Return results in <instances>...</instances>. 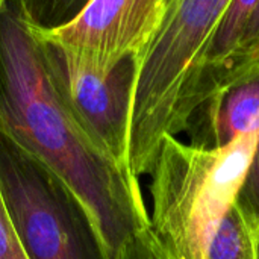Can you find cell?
Segmentation results:
<instances>
[{
    "label": "cell",
    "instance_id": "52a82bcc",
    "mask_svg": "<svg viewBox=\"0 0 259 259\" xmlns=\"http://www.w3.org/2000/svg\"><path fill=\"white\" fill-rule=\"evenodd\" d=\"M259 129V76L238 82L202 103L185 132L191 146L222 149Z\"/></svg>",
    "mask_w": 259,
    "mask_h": 259
},
{
    "label": "cell",
    "instance_id": "2e32d148",
    "mask_svg": "<svg viewBox=\"0 0 259 259\" xmlns=\"http://www.w3.org/2000/svg\"><path fill=\"white\" fill-rule=\"evenodd\" d=\"M256 250H258V259H259V231L256 234Z\"/></svg>",
    "mask_w": 259,
    "mask_h": 259
},
{
    "label": "cell",
    "instance_id": "7c38bea8",
    "mask_svg": "<svg viewBox=\"0 0 259 259\" xmlns=\"http://www.w3.org/2000/svg\"><path fill=\"white\" fill-rule=\"evenodd\" d=\"M237 206L241 209L252 229L258 234L259 231V137L256 147L244 179V184L237 197Z\"/></svg>",
    "mask_w": 259,
    "mask_h": 259
},
{
    "label": "cell",
    "instance_id": "6da1fadb",
    "mask_svg": "<svg viewBox=\"0 0 259 259\" xmlns=\"http://www.w3.org/2000/svg\"><path fill=\"white\" fill-rule=\"evenodd\" d=\"M0 137L44 168L87 222L102 259L149 225L140 181L102 153L64 105L47 47L8 0L0 14Z\"/></svg>",
    "mask_w": 259,
    "mask_h": 259
},
{
    "label": "cell",
    "instance_id": "277c9868",
    "mask_svg": "<svg viewBox=\"0 0 259 259\" xmlns=\"http://www.w3.org/2000/svg\"><path fill=\"white\" fill-rule=\"evenodd\" d=\"M0 190L27 259H102L87 222L58 182L3 137Z\"/></svg>",
    "mask_w": 259,
    "mask_h": 259
},
{
    "label": "cell",
    "instance_id": "5bb4252c",
    "mask_svg": "<svg viewBox=\"0 0 259 259\" xmlns=\"http://www.w3.org/2000/svg\"><path fill=\"white\" fill-rule=\"evenodd\" d=\"M0 259H27L12 226L0 190Z\"/></svg>",
    "mask_w": 259,
    "mask_h": 259
},
{
    "label": "cell",
    "instance_id": "9c48e42d",
    "mask_svg": "<svg viewBox=\"0 0 259 259\" xmlns=\"http://www.w3.org/2000/svg\"><path fill=\"white\" fill-rule=\"evenodd\" d=\"M206 259H258L256 232L234 203L215 228Z\"/></svg>",
    "mask_w": 259,
    "mask_h": 259
},
{
    "label": "cell",
    "instance_id": "30bf717a",
    "mask_svg": "<svg viewBox=\"0 0 259 259\" xmlns=\"http://www.w3.org/2000/svg\"><path fill=\"white\" fill-rule=\"evenodd\" d=\"M88 0H20L27 20L41 29H55L73 20Z\"/></svg>",
    "mask_w": 259,
    "mask_h": 259
},
{
    "label": "cell",
    "instance_id": "9a60e30c",
    "mask_svg": "<svg viewBox=\"0 0 259 259\" xmlns=\"http://www.w3.org/2000/svg\"><path fill=\"white\" fill-rule=\"evenodd\" d=\"M6 2H8V0H0V14H2V11H3V8H5V5H6Z\"/></svg>",
    "mask_w": 259,
    "mask_h": 259
},
{
    "label": "cell",
    "instance_id": "7a4b0ae2",
    "mask_svg": "<svg viewBox=\"0 0 259 259\" xmlns=\"http://www.w3.org/2000/svg\"><path fill=\"white\" fill-rule=\"evenodd\" d=\"M231 0H165L159 30L137 58L127 167L150 175L162 141L185 132L196 109L200 62Z\"/></svg>",
    "mask_w": 259,
    "mask_h": 259
},
{
    "label": "cell",
    "instance_id": "ba28073f",
    "mask_svg": "<svg viewBox=\"0 0 259 259\" xmlns=\"http://www.w3.org/2000/svg\"><path fill=\"white\" fill-rule=\"evenodd\" d=\"M258 2L231 0L225 8L202 56L196 90V109L225 90L235 55Z\"/></svg>",
    "mask_w": 259,
    "mask_h": 259
},
{
    "label": "cell",
    "instance_id": "3957f363",
    "mask_svg": "<svg viewBox=\"0 0 259 259\" xmlns=\"http://www.w3.org/2000/svg\"><path fill=\"white\" fill-rule=\"evenodd\" d=\"M259 129L222 149L167 137L150 171L149 226L171 259H206L211 237L244 184Z\"/></svg>",
    "mask_w": 259,
    "mask_h": 259
},
{
    "label": "cell",
    "instance_id": "8fae6325",
    "mask_svg": "<svg viewBox=\"0 0 259 259\" xmlns=\"http://www.w3.org/2000/svg\"><path fill=\"white\" fill-rule=\"evenodd\" d=\"M259 76V2L247 24L225 88Z\"/></svg>",
    "mask_w": 259,
    "mask_h": 259
},
{
    "label": "cell",
    "instance_id": "4fadbf2b",
    "mask_svg": "<svg viewBox=\"0 0 259 259\" xmlns=\"http://www.w3.org/2000/svg\"><path fill=\"white\" fill-rule=\"evenodd\" d=\"M114 259H171L155 238L150 226L135 232L117 252Z\"/></svg>",
    "mask_w": 259,
    "mask_h": 259
},
{
    "label": "cell",
    "instance_id": "5b68a950",
    "mask_svg": "<svg viewBox=\"0 0 259 259\" xmlns=\"http://www.w3.org/2000/svg\"><path fill=\"white\" fill-rule=\"evenodd\" d=\"M165 0H88L67 24L33 27L71 65L105 76L123 59L140 58L159 30Z\"/></svg>",
    "mask_w": 259,
    "mask_h": 259
},
{
    "label": "cell",
    "instance_id": "8992f818",
    "mask_svg": "<svg viewBox=\"0 0 259 259\" xmlns=\"http://www.w3.org/2000/svg\"><path fill=\"white\" fill-rule=\"evenodd\" d=\"M44 44L55 87L74 121L102 153L129 170L127 144L137 58H126L111 73L100 76L71 65L53 46Z\"/></svg>",
    "mask_w": 259,
    "mask_h": 259
}]
</instances>
